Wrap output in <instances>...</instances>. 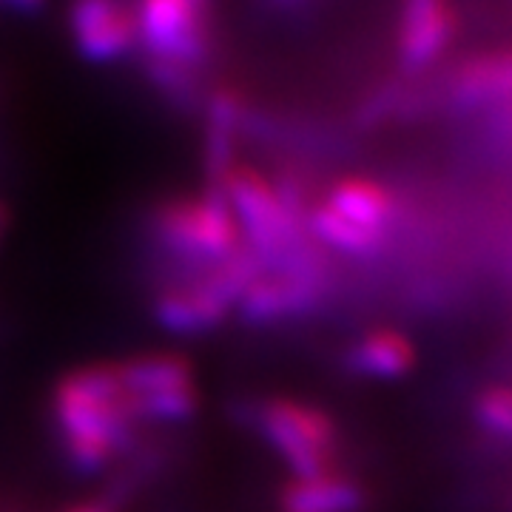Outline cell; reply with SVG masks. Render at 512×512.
I'll return each instance as SVG.
<instances>
[{
  "mask_svg": "<svg viewBox=\"0 0 512 512\" xmlns=\"http://www.w3.org/2000/svg\"><path fill=\"white\" fill-rule=\"evenodd\" d=\"M52 413L69 464L83 473L103 470L140 433L117 365H89L63 376Z\"/></svg>",
  "mask_w": 512,
  "mask_h": 512,
  "instance_id": "6da1fadb",
  "label": "cell"
},
{
  "mask_svg": "<svg viewBox=\"0 0 512 512\" xmlns=\"http://www.w3.org/2000/svg\"><path fill=\"white\" fill-rule=\"evenodd\" d=\"M402 220V197L387 185L370 177H342L319 200L313 197L305 228L322 251L373 256L384 251Z\"/></svg>",
  "mask_w": 512,
  "mask_h": 512,
  "instance_id": "7a4b0ae2",
  "label": "cell"
},
{
  "mask_svg": "<svg viewBox=\"0 0 512 512\" xmlns=\"http://www.w3.org/2000/svg\"><path fill=\"white\" fill-rule=\"evenodd\" d=\"M265 271L259 256L251 248H239L237 254L217 265L188 274L177 282L160 285L151 302L157 325L171 333H205L225 322V316L237 311L242 293L251 288L256 276Z\"/></svg>",
  "mask_w": 512,
  "mask_h": 512,
  "instance_id": "3957f363",
  "label": "cell"
},
{
  "mask_svg": "<svg viewBox=\"0 0 512 512\" xmlns=\"http://www.w3.org/2000/svg\"><path fill=\"white\" fill-rule=\"evenodd\" d=\"M148 228L165 254L188 265L191 274L217 265L242 248L237 220L225 197L214 191L163 200L151 211Z\"/></svg>",
  "mask_w": 512,
  "mask_h": 512,
  "instance_id": "277c9868",
  "label": "cell"
},
{
  "mask_svg": "<svg viewBox=\"0 0 512 512\" xmlns=\"http://www.w3.org/2000/svg\"><path fill=\"white\" fill-rule=\"evenodd\" d=\"M256 427L293 478L322 476L336 470L339 430L325 410L299 399H268L256 407Z\"/></svg>",
  "mask_w": 512,
  "mask_h": 512,
  "instance_id": "5b68a950",
  "label": "cell"
},
{
  "mask_svg": "<svg viewBox=\"0 0 512 512\" xmlns=\"http://www.w3.org/2000/svg\"><path fill=\"white\" fill-rule=\"evenodd\" d=\"M117 370L137 424L188 421L200 407L194 365L180 353H143Z\"/></svg>",
  "mask_w": 512,
  "mask_h": 512,
  "instance_id": "8992f818",
  "label": "cell"
},
{
  "mask_svg": "<svg viewBox=\"0 0 512 512\" xmlns=\"http://www.w3.org/2000/svg\"><path fill=\"white\" fill-rule=\"evenodd\" d=\"M330 288L328 268L262 271L242 293L237 311L248 325H276L316 311Z\"/></svg>",
  "mask_w": 512,
  "mask_h": 512,
  "instance_id": "52a82bcc",
  "label": "cell"
},
{
  "mask_svg": "<svg viewBox=\"0 0 512 512\" xmlns=\"http://www.w3.org/2000/svg\"><path fill=\"white\" fill-rule=\"evenodd\" d=\"M208 0H140L137 3V37L163 63L183 66L202 52Z\"/></svg>",
  "mask_w": 512,
  "mask_h": 512,
  "instance_id": "ba28073f",
  "label": "cell"
},
{
  "mask_svg": "<svg viewBox=\"0 0 512 512\" xmlns=\"http://www.w3.org/2000/svg\"><path fill=\"white\" fill-rule=\"evenodd\" d=\"M72 35L89 60H117L137 40V20L120 0H74Z\"/></svg>",
  "mask_w": 512,
  "mask_h": 512,
  "instance_id": "9c48e42d",
  "label": "cell"
},
{
  "mask_svg": "<svg viewBox=\"0 0 512 512\" xmlns=\"http://www.w3.org/2000/svg\"><path fill=\"white\" fill-rule=\"evenodd\" d=\"M458 15L453 0H407L399 52L407 69H424L456 37Z\"/></svg>",
  "mask_w": 512,
  "mask_h": 512,
  "instance_id": "30bf717a",
  "label": "cell"
},
{
  "mask_svg": "<svg viewBox=\"0 0 512 512\" xmlns=\"http://www.w3.org/2000/svg\"><path fill=\"white\" fill-rule=\"evenodd\" d=\"M447 92L456 103L467 106H512V49L458 63L450 74Z\"/></svg>",
  "mask_w": 512,
  "mask_h": 512,
  "instance_id": "8fae6325",
  "label": "cell"
},
{
  "mask_svg": "<svg viewBox=\"0 0 512 512\" xmlns=\"http://www.w3.org/2000/svg\"><path fill=\"white\" fill-rule=\"evenodd\" d=\"M362 501H365L362 487L339 470H330L322 476L293 478L282 490L285 512H356Z\"/></svg>",
  "mask_w": 512,
  "mask_h": 512,
  "instance_id": "7c38bea8",
  "label": "cell"
},
{
  "mask_svg": "<svg viewBox=\"0 0 512 512\" xmlns=\"http://www.w3.org/2000/svg\"><path fill=\"white\" fill-rule=\"evenodd\" d=\"M413 345L399 330H370L362 339L353 342L348 350V367L359 376H373V379H393L404 376L413 367Z\"/></svg>",
  "mask_w": 512,
  "mask_h": 512,
  "instance_id": "4fadbf2b",
  "label": "cell"
},
{
  "mask_svg": "<svg viewBox=\"0 0 512 512\" xmlns=\"http://www.w3.org/2000/svg\"><path fill=\"white\" fill-rule=\"evenodd\" d=\"M478 416L498 436L512 439V387L495 384L490 390H484L478 399Z\"/></svg>",
  "mask_w": 512,
  "mask_h": 512,
  "instance_id": "5bb4252c",
  "label": "cell"
},
{
  "mask_svg": "<svg viewBox=\"0 0 512 512\" xmlns=\"http://www.w3.org/2000/svg\"><path fill=\"white\" fill-rule=\"evenodd\" d=\"M66 512H109V510H103V507H97V504H74V507H69Z\"/></svg>",
  "mask_w": 512,
  "mask_h": 512,
  "instance_id": "9a60e30c",
  "label": "cell"
},
{
  "mask_svg": "<svg viewBox=\"0 0 512 512\" xmlns=\"http://www.w3.org/2000/svg\"><path fill=\"white\" fill-rule=\"evenodd\" d=\"M6 225H9V214H6V208L0 205V239L6 234Z\"/></svg>",
  "mask_w": 512,
  "mask_h": 512,
  "instance_id": "2e32d148",
  "label": "cell"
},
{
  "mask_svg": "<svg viewBox=\"0 0 512 512\" xmlns=\"http://www.w3.org/2000/svg\"><path fill=\"white\" fill-rule=\"evenodd\" d=\"M15 6H23V9H29V6H37L40 0H12Z\"/></svg>",
  "mask_w": 512,
  "mask_h": 512,
  "instance_id": "e0dca14e",
  "label": "cell"
}]
</instances>
